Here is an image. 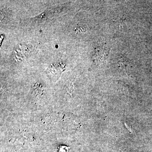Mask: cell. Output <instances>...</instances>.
Masks as SVG:
<instances>
[{
    "label": "cell",
    "mask_w": 152,
    "mask_h": 152,
    "mask_svg": "<svg viewBox=\"0 0 152 152\" xmlns=\"http://www.w3.org/2000/svg\"><path fill=\"white\" fill-rule=\"evenodd\" d=\"M69 148L66 146H61L60 147L59 149V152H68Z\"/></svg>",
    "instance_id": "1"
},
{
    "label": "cell",
    "mask_w": 152,
    "mask_h": 152,
    "mask_svg": "<svg viewBox=\"0 0 152 152\" xmlns=\"http://www.w3.org/2000/svg\"><path fill=\"white\" fill-rule=\"evenodd\" d=\"M121 152H127L126 151H125V150H123V151H121Z\"/></svg>",
    "instance_id": "2"
}]
</instances>
